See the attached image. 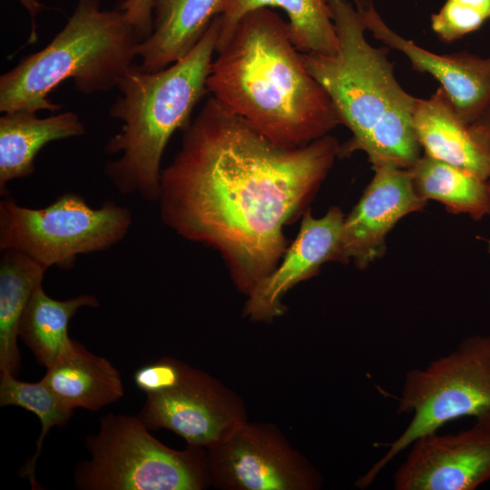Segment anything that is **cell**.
Returning a JSON list of instances; mask_svg holds the SVG:
<instances>
[{
    "instance_id": "obj_1",
    "label": "cell",
    "mask_w": 490,
    "mask_h": 490,
    "mask_svg": "<svg viewBox=\"0 0 490 490\" xmlns=\"http://www.w3.org/2000/svg\"><path fill=\"white\" fill-rule=\"evenodd\" d=\"M339 149L329 134L300 147L277 145L211 96L162 170V220L220 252L248 295L279 263L284 226L308 210Z\"/></svg>"
},
{
    "instance_id": "obj_2",
    "label": "cell",
    "mask_w": 490,
    "mask_h": 490,
    "mask_svg": "<svg viewBox=\"0 0 490 490\" xmlns=\"http://www.w3.org/2000/svg\"><path fill=\"white\" fill-rule=\"evenodd\" d=\"M208 93L277 145L300 147L340 124L308 72L289 24L270 8L245 14L216 47Z\"/></svg>"
},
{
    "instance_id": "obj_3",
    "label": "cell",
    "mask_w": 490,
    "mask_h": 490,
    "mask_svg": "<svg viewBox=\"0 0 490 490\" xmlns=\"http://www.w3.org/2000/svg\"><path fill=\"white\" fill-rule=\"evenodd\" d=\"M338 46L335 54L302 53L308 72L324 88L352 137L339 157L364 152L373 167L410 169L420 146L412 127L416 97L397 81L388 49L366 39V27L350 0H328Z\"/></svg>"
},
{
    "instance_id": "obj_4",
    "label": "cell",
    "mask_w": 490,
    "mask_h": 490,
    "mask_svg": "<svg viewBox=\"0 0 490 490\" xmlns=\"http://www.w3.org/2000/svg\"><path fill=\"white\" fill-rule=\"evenodd\" d=\"M219 34L216 15L184 57L152 73L133 64L119 81L120 96L109 114L122 125L107 141L104 152L121 157L106 162L103 172L122 194L158 201L163 152L175 131L190 125L193 109L209 93L206 83Z\"/></svg>"
},
{
    "instance_id": "obj_5",
    "label": "cell",
    "mask_w": 490,
    "mask_h": 490,
    "mask_svg": "<svg viewBox=\"0 0 490 490\" xmlns=\"http://www.w3.org/2000/svg\"><path fill=\"white\" fill-rule=\"evenodd\" d=\"M141 42L120 8L77 0L63 29L42 50L24 57L0 77V111L56 112L49 94L66 79L84 94L108 92L134 64Z\"/></svg>"
},
{
    "instance_id": "obj_6",
    "label": "cell",
    "mask_w": 490,
    "mask_h": 490,
    "mask_svg": "<svg viewBox=\"0 0 490 490\" xmlns=\"http://www.w3.org/2000/svg\"><path fill=\"white\" fill-rule=\"evenodd\" d=\"M138 416L110 412L88 434L89 458L74 470L81 490H203L211 486L207 450L171 448L155 438Z\"/></svg>"
},
{
    "instance_id": "obj_7",
    "label": "cell",
    "mask_w": 490,
    "mask_h": 490,
    "mask_svg": "<svg viewBox=\"0 0 490 490\" xmlns=\"http://www.w3.org/2000/svg\"><path fill=\"white\" fill-rule=\"evenodd\" d=\"M397 413L412 415L408 426L356 485H370L380 471L419 436L437 432L466 416L490 424V336L474 335L453 352L422 368L410 369L398 397Z\"/></svg>"
},
{
    "instance_id": "obj_8",
    "label": "cell",
    "mask_w": 490,
    "mask_h": 490,
    "mask_svg": "<svg viewBox=\"0 0 490 490\" xmlns=\"http://www.w3.org/2000/svg\"><path fill=\"white\" fill-rule=\"evenodd\" d=\"M131 224L130 211L110 201L95 209L81 195L66 192L32 209L6 195L0 201V250L22 252L46 269L68 270L78 255L121 241Z\"/></svg>"
},
{
    "instance_id": "obj_9",
    "label": "cell",
    "mask_w": 490,
    "mask_h": 490,
    "mask_svg": "<svg viewBox=\"0 0 490 490\" xmlns=\"http://www.w3.org/2000/svg\"><path fill=\"white\" fill-rule=\"evenodd\" d=\"M211 485L222 490H318L321 473L275 425L246 421L206 448Z\"/></svg>"
},
{
    "instance_id": "obj_10",
    "label": "cell",
    "mask_w": 490,
    "mask_h": 490,
    "mask_svg": "<svg viewBox=\"0 0 490 490\" xmlns=\"http://www.w3.org/2000/svg\"><path fill=\"white\" fill-rule=\"evenodd\" d=\"M137 416L149 430L164 428L204 448L248 421L245 403L236 392L191 366L174 388L146 396Z\"/></svg>"
},
{
    "instance_id": "obj_11",
    "label": "cell",
    "mask_w": 490,
    "mask_h": 490,
    "mask_svg": "<svg viewBox=\"0 0 490 490\" xmlns=\"http://www.w3.org/2000/svg\"><path fill=\"white\" fill-rule=\"evenodd\" d=\"M394 475L396 490H474L490 480V424L423 435Z\"/></svg>"
},
{
    "instance_id": "obj_12",
    "label": "cell",
    "mask_w": 490,
    "mask_h": 490,
    "mask_svg": "<svg viewBox=\"0 0 490 490\" xmlns=\"http://www.w3.org/2000/svg\"><path fill=\"white\" fill-rule=\"evenodd\" d=\"M302 216L299 234L278 266L247 295L243 316L252 321L272 322L287 310L282 299L290 289L318 275L327 262L344 263L342 211L333 206L321 218H314L308 209Z\"/></svg>"
},
{
    "instance_id": "obj_13",
    "label": "cell",
    "mask_w": 490,
    "mask_h": 490,
    "mask_svg": "<svg viewBox=\"0 0 490 490\" xmlns=\"http://www.w3.org/2000/svg\"><path fill=\"white\" fill-rule=\"evenodd\" d=\"M373 169L371 181L342 227L344 263L353 261L360 270L385 254L387 235L402 218L426 204L416 193L408 169L389 164Z\"/></svg>"
},
{
    "instance_id": "obj_14",
    "label": "cell",
    "mask_w": 490,
    "mask_h": 490,
    "mask_svg": "<svg viewBox=\"0 0 490 490\" xmlns=\"http://www.w3.org/2000/svg\"><path fill=\"white\" fill-rule=\"evenodd\" d=\"M354 2L366 30L387 47L401 52L414 70L433 76L467 122H474L490 105V57L468 52L432 53L393 31L378 15L372 0Z\"/></svg>"
},
{
    "instance_id": "obj_15",
    "label": "cell",
    "mask_w": 490,
    "mask_h": 490,
    "mask_svg": "<svg viewBox=\"0 0 490 490\" xmlns=\"http://www.w3.org/2000/svg\"><path fill=\"white\" fill-rule=\"evenodd\" d=\"M412 127L424 154L490 180V149L441 87L416 98Z\"/></svg>"
},
{
    "instance_id": "obj_16",
    "label": "cell",
    "mask_w": 490,
    "mask_h": 490,
    "mask_svg": "<svg viewBox=\"0 0 490 490\" xmlns=\"http://www.w3.org/2000/svg\"><path fill=\"white\" fill-rule=\"evenodd\" d=\"M222 0H152L151 34L140 42L141 68L152 73L184 57L201 40Z\"/></svg>"
},
{
    "instance_id": "obj_17",
    "label": "cell",
    "mask_w": 490,
    "mask_h": 490,
    "mask_svg": "<svg viewBox=\"0 0 490 490\" xmlns=\"http://www.w3.org/2000/svg\"><path fill=\"white\" fill-rule=\"evenodd\" d=\"M41 380L70 410L98 411L124 395L122 378L117 368L77 340L68 353L46 368Z\"/></svg>"
},
{
    "instance_id": "obj_18",
    "label": "cell",
    "mask_w": 490,
    "mask_h": 490,
    "mask_svg": "<svg viewBox=\"0 0 490 490\" xmlns=\"http://www.w3.org/2000/svg\"><path fill=\"white\" fill-rule=\"evenodd\" d=\"M85 127L79 116L64 112L45 118L36 113H5L0 118V194L7 195L6 185L35 171L36 154L47 143L82 136Z\"/></svg>"
},
{
    "instance_id": "obj_19",
    "label": "cell",
    "mask_w": 490,
    "mask_h": 490,
    "mask_svg": "<svg viewBox=\"0 0 490 490\" xmlns=\"http://www.w3.org/2000/svg\"><path fill=\"white\" fill-rule=\"evenodd\" d=\"M265 7L286 13L291 40L299 52L325 55L337 53L338 39L328 0H222L217 46L229 37L245 14Z\"/></svg>"
},
{
    "instance_id": "obj_20",
    "label": "cell",
    "mask_w": 490,
    "mask_h": 490,
    "mask_svg": "<svg viewBox=\"0 0 490 490\" xmlns=\"http://www.w3.org/2000/svg\"><path fill=\"white\" fill-rule=\"evenodd\" d=\"M100 302L92 294L57 300L39 285L25 308L19 326V338L32 352L36 362L45 368L68 353L75 340L68 327L71 318L83 307L98 308Z\"/></svg>"
},
{
    "instance_id": "obj_21",
    "label": "cell",
    "mask_w": 490,
    "mask_h": 490,
    "mask_svg": "<svg viewBox=\"0 0 490 490\" xmlns=\"http://www.w3.org/2000/svg\"><path fill=\"white\" fill-rule=\"evenodd\" d=\"M46 270L22 252L1 250L0 373L17 376L21 369V352L17 345L20 322Z\"/></svg>"
},
{
    "instance_id": "obj_22",
    "label": "cell",
    "mask_w": 490,
    "mask_h": 490,
    "mask_svg": "<svg viewBox=\"0 0 490 490\" xmlns=\"http://www.w3.org/2000/svg\"><path fill=\"white\" fill-rule=\"evenodd\" d=\"M408 170L424 201H436L448 212L466 214L475 220L490 215V180L426 154Z\"/></svg>"
},
{
    "instance_id": "obj_23",
    "label": "cell",
    "mask_w": 490,
    "mask_h": 490,
    "mask_svg": "<svg viewBox=\"0 0 490 490\" xmlns=\"http://www.w3.org/2000/svg\"><path fill=\"white\" fill-rule=\"evenodd\" d=\"M15 406L34 414L41 423L36 440V450L21 470V476H28L32 488H39L35 479V466L41 455L44 439L53 426L64 427L74 410L64 407L51 389L42 381L26 382L9 372L0 373V407Z\"/></svg>"
},
{
    "instance_id": "obj_24",
    "label": "cell",
    "mask_w": 490,
    "mask_h": 490,
    "mask_svg": "<svg viewBox=\"0 0 490 490\" xmlns=\"http://www.w3.org/2000/svg\"><path fill=\"white\" fill-rule=\"evenodd\" d=\"M487 18L475 9L446 0L438 13L431 16V26L444 42L452 43L479 29Z\"/></svg>"
},
{
    "instance_id": "obj_25",
    "label": "cell",
    "mask_w": 490,
    "mask_h": 490,
    "mask_svg": "<svg viewBox=\"0 0 490 490\" xmlns=\"http://www.w3.org/2000/svg\"><path fill=\"white\" fill-rule=\"evenodd\" d=\"M191 366L172 357H162L138 368L133 375L134 385L146 396L157 395L177 387Z\"/></svg>"
},
{
    "instance_id": "obj_26",
    "label": "cell",
    "mask_w": 490,
    "mask_h": 490,
    "mask_svg": "<svg viewBox=\"0 0 490 490\" xmlns=\"http://www.w3.org/2000/svg\"><path fill=\"white\" fill-rule=\"evenodd\" d=\"M118 8L124 12L141 42L149 36L152 25V0H122Z\"/></svg>"
},
{
    "instance_id": "obj_27",
    "label": "cell",
    "mask_w": 490,
    "mask_h": 490,
    "mask_svg": "<svg viewBox=\"0 0 490 490\" xmlns=\"http://www.w3.org/2000/svg\"><path fill=\"white\" fill-rule=\"evenodd\" d=\"M472 125L490 149V105Z\"/></svg>"
},
{
    "instance_id": "obj_28",
    "label": "cell",
    "mask_w": 490,
    "mask_h": 490,
    "mask_svg": "<svg viewBox=\"0 0 490 490\" xmlns=\"http://www.w3.org/2000/svg\"><path fill=\"white\" fill-rule=\"evenodd\" d=\"M21 4L26 8L29 12L32 19V30L29 37V43H34L36 40V31H35V17L40 13L43 8V5L39 0H19Z\"/></svg>"
},
{
    "instance_id": "obj_29",
    "label": "cell",
    "mask_w": 490,
    "mask_h": 490,
    "mask_svg": "<svg viewBox=\"0 0 490 490\" xmlns=\"http://www.w3.org/2000/svg\"><path fill=\"white\" fill-rule=\"evenodd\" d=\"M466 5L483 14L487 20L490 19V0H452Z\"/></svg>"
}]
</instances>
